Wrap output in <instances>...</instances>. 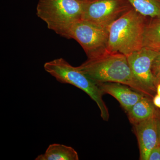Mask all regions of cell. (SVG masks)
<instances>
[{"label":"cell","instance_id":"6da1fadb","mask_svg":"<svg viewBox=\"0 0 160 160\" xmlns=\"http://www.w3.org/2000/svg\"><path fill=\"white\" fill-rule=\"evenodd\" d=\"M87 76L97 83L116 82L124 84L146 96H153L145 89L132 71L127 56L119 52L105 53L78 66Z\"/></svg>","mask_w":160,"mask_h":160},{"label":"cell","instance_id":"7a4b0ae2","mask_svg":"<svg viewBox=\"0 0 160 160\" xmlns=\"http://www.w3.org/2000/svg\"><path fill=\"white\" fill-rule=\"evenodd\" d=\"M148 19L133 8L127 12L108 28L107 51L127 56L142 49Z\"/></svg>","mask_w":160,"mask_h":160},{"label":"cell","instance_id":"3957f363","mask_svg":"<svg viewBox=\"0 0 160 160\" xmlns=\"http://www.w3.org/2000/svg\"><path fill=\"white\" fill-rule=\"evenodd\" d=\"M87 0H39L37 15L47 27L67 38L72 26L82 19Z\"/></svg>","mask_w":160,"mask_h":160},{"label":"cell","instance_id":"277c9868","mask_svg":"<svg viewBox=\"0 0 160 160\" xmlns=\"http://www.w3.org/2000/svg\"><path fill=\"white\" fill-rule=\"evenodd\" d=\"M44 68L58 82L70 84L85 92L97 104L102 119L105 121L109 120V110L103 100L104 94L98 83L87 76L78 66L74 67L64 59L60 58L47 62Z\"/></svg>","mask_w":160,"mask_h":160},{"label":"cell","instance_id":"5b68a950","mask_svg":"<svg viewBox=\"0 0 160 160\" xmlns=\"http://www.w3.org/2000/svg\"><path fill=\"white\" fill-rule=\"evenodd\" d=\"M67 38L77 41L82 47L88 59L92 58L107 51L109 30L81 19L72 26Z\"/></svg>","mask_w":160,"mask_h":160},{"label":"cell","instance_id":"8992f818","mask_svg":"<svg viewBox=\"0 0 160 160\" xmlns=\"http://www.w3.org/2000/svg\"><path fill=\"white\" fill-rule=\"evenodd\" d=\"M132 8L128 0H87L82 19L109 28Z\"/></svg>","mask_w":160,"mask_h":160},{"label":"cell","instance_id":"52a82bcc","mask_svg":"<svg viewBox=\"0 0 160 160\" xmlns=\"http://www.w3.org/2000/svg\"><path fill=\"white\" fill-rule=\"evenodd\" d=\"M159 52L144 47L127 56L135 77L143 87L153 96L157 87L152 66Z\"/></svg>","mask_w":160,"mask_h":160},{"label":"cell","instance_id":"ba28073f","mask_svg":"<svg viewBox=\"0 0 160 160\" xmlns=\"http://www.w3.org/2000/svg\"><path fill=\"white\" fill-rule=\"evenodd\" d=\"M158 115L133 125L139 147L140 160H148L152 150L159 145L157 126Z\"/></svg>","mask_w":160,"mask_h":160},{"label":"cell","instance_id":"9c48e42d","mask_svg":"<svg viewBox=\"0 0 160 160\" xmlns=\"http://www.w3.org/2000/svg\"><path fill=\"white\" fill-rule=\"evenodd\" d=\"M98 84L103 94H108L113 97L127 112L140 99L146 96L121 83L107 82Z\"/></svg>","mask_w":160,"mask_h":160},{"label":"cell","instance_id":"30bf717a","mask_svg":"<svg viewBox=\"0 0 160 160\" xmlns=\"http://www.w3.org/2000/svg\"><path fill=\"white\" fill-rule=\"evenodd\" d=\"M155 107L151 98L144 97L127 112L129 121L134 125L158 115L159 112Z\"/></svg>","mask_w":160,"mask_h":160},{"label":"cell","instance_id":"8fae6325","mask_svg":"<svg viewBox=\"0 0 160 160\" xmlns=\"http://www.w3.org/2000/svg\"><path fill=\"white\" fill-rule=\"evenodd\" d=\"M35 160H78L77 152L72 147L60 144L49 145L44 154H40Z\"/></svg>","mask_w":160,"mask_h":160},{"label":"cell","instance_id":"7c38bea8","mask_svg":"<svg viewBox=\"0 0 160 160\" xmlns=\"http://www.w3.org/2000/svg\"><path fill=\"white\" fill-rule=\"evenodd\" d=\"M144 47L160 51V18H149L144 35Z\"/></svg>","mask_w":160,"mask_h":160},{"label":"cell","instance_id":"4fadbf2b","mask_svg":"<svg viewBox=\"0 0 160 160\" xmlns=\"http://www.w3.org/2000/svg\"><path fill=\"white\" fill-rule=\"evenodd\" d=\"M132 8L146 17L160 18V0H128Z\"/></svg>","mask_w":160,"mask_h":160},{"label":"cell","instance_id":"5bb4252c","mask_svg":"<svg viewBox=\"0 0 160 160\" xmlns=\"http://www.w3.org/2000/svg\"><path fill=\"white\" fill-rule=\"evenodd\" d=\"M148 160H160V146H156L152 150Z\"/></svg>","mask_w":160,"mask_h":160},{"label":"cell","instance_id":"9a60e30c","mask_svg":"<svg viewBox=\"0 0 160 160\" xmlns=\"http://www.w3.org/2000/svg\"><path fill=\"white\" fill-rule=\"evenodd\" d=\"M152 70L155 79L156 86L160 83V66H152Z\"/></svg>","mask_w":160,"mask_h":160},{"label":"cell","instance_id":"2e32d148","mask_svg":"<svg viewBox=\"0 0 160 160\" xmlns=\"http://www.w3.org/2000/svg\"><path fill=\"white\" fill-rule=\"evenodd\" d=\"M152 102L156 107L160 109V95L156 94L154 96L152 99Z\"/></svg>","mask_w":160,"mask_h":160},{"label":"cell","instance_id":"e0dca14e","mask_svg":"<svg viewBox=\"0 0 160 160\" xmlns=\"http://www.w3.org/2000/svg\"><path fill=\"white\" fill-rule=\"evenodd\" d=\"M160 66V51L157 57L155 59L152 65V66Z\"/></svg>","mask_w":160,"mask_h":160},{"label":"cell","instance_id":"ac0fdd59","mask_svg":"<svg viewBox=\"0 0 160 160\" xmlns=\"http://www.w3.org/2000/svg\"><path fill=\"white\" fill-rule=\"evenodd\" d=\"M157 126L159 144L160 146V113L159 114L158 118Z\"/></svg>","mask_w":160,"mask_h":160},{"label":"cell","instance_id":"d6986e66","mask_svg":"<svg viewBox=\"0 0 160 160\" xmlns=\"http://www.w3.org/2000/svg\"><path fill=\"white\" fill-rule=\"evenodd\" d=\"M156 91L157 94L160 95V83L157 86Z\"/></svg>","mask_w":160,"mask_h":160}]
</instances>
